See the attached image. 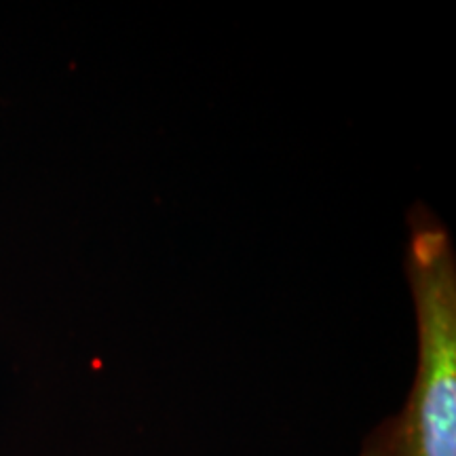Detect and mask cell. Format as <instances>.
Wrapping results in <instances>:
<instances>
[{"label": "cell", "mask_w": 456, "mask_h": 456, "mask_svg": "<svg viewBox=\"0 0 456 456\" xmlns=\"http://www.w3.org/2000/svg\"><path fill=\"white\" fill-rule=\"evenodd\" d=\"M406 277L419 336L414 380L359 456H456V256L448 228L423 203L408 212Z\"/></svg>", "instance_id": "cell-1"}]
</instances>
